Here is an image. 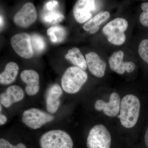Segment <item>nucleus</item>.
I'll use <instances>...</instances> for the list:
<instances>
[{"mask_svg": "<svg viewBox=\"0 0 148 148\" xmlns=\"http://www.w3.org/2000/svg\"><path fill=\"white\" fill-rule=\"evenodd\" d=\"M141 102L133 94L125 95L121 100L119 118L121 125L126 128L135 126L140 117Z\"/></svg>", "mask_w": 148, "mask_h": 148, "instance_id": "obj_1", "label": "nucleus"}, {"mask_svg": "<svg viewBox=\"0 0 148 148\" xmlns=\"http://www.w3.org/2000/svg\"><path fill=\"white\" fill-rule=\"evenodd\" d=\"M87 79L86 72L76 66H72L64 73L61 78V86L65 92L74 94L79 91Z\"/></svg>", "mask_w": 148, "mask_h": 148, "instance_id": "obj_2", "label": "nucleus"}, {"mask_svg": "<svg viewBox=\"0 0 148 148\" xmlns=\"http://www.w3.org/2000/svg\"><path fill=\"white\" fill-rule=\"evenodd\" d=\"M41 148H73V143L70 135L59 130L48 131L41 136Z\"/></svg>", "mask_w": 148, "mask_h": 148, "instance_id": "obj_3", "label": "nucleus"}, {"mask_svg": "<svg viewBox=\"0 0 148 148\" xmlns=\"http://www.w3.org/2000/svg\"><path fill=\"white\" fill-rule=\"evenodd\" d=\"M128 22L122 18H115L103 27V32L108 37L109 42L114 45H121L126 40L125 32L128 27Z\"/></svg>", "mask_w": 148, "mask_h": 148, "instance_id": "obj_4", "label": "nucleus"}, {"mask_svg": "<svg viewBox=\"0 0 148 148\" xmlns=\"http://www.w3.org/2000/svg\"><path fill=\"white\" fill-rule=\"evenodd\" d=\"M110 133L103 124L95 125L90 129L87 139L88 148H110Z\"/></svg>", "mask_w": 148, "mask_h": 148, "instance_id": "obj_5", "label": "nucleus"}, {"mask_svg": "<svg viewBox=\"0 0 148 148\" xmlns=\"http://www.w3.org/2000/svg\"><path fill=\"white\" fill-rule=\"evenodd\" d=\"M54 119V116L38 109L32 108L24 111L21 121L28 127L37 129Z\"/></svg>", "mask_w": 148, "mask_h": 148, "instance_id": "obj_6", "label": "nucleus"}, {"mask_svg": "<svg viewBox=\"0 0 148 148\" xmlns=\"http://www.w3.org/2000/svg\"><path fill=\"white\" fill-rule=\"evenodd\" d=\"M11 44L14 50L20 57L29 59L34 56L31 36L29 34L21 33L14 35L11 39Z\"/></svg>", "mask_w": 148, "mask_h": 148, "instance_id": "obj_7", "label": "nucleus"}, {"mask_svg": "<svg viewBox=\"0 0 148 148\" xmlns=\"http://www.w3.org/2000/svg\"><path fill=\"white\" fill-rule=\"evenodd\" d=\"M96 9L95 1L93 0H79L74 5V17L79 23L82 24L92 18V12Z\"/></svg>", "mask_w": 148, "mask_h": 148, "instance_id": "obj_8", "label": "nucleus"}, {"mask_svg": "<svg viewBox=\"0 0 148 148\" xmlns=\"http://www.w3.org/2000/svg\"><path fill=\"white\" fill-rule=\"evenodd\" d=\"M37 13L34 5L32 3H27L17 12L14 17V23L17 26L27 28L36 20Z\"/></svg>", "mask_w": 148, "mask_h": 148, "instance_id": "obj_9", "label": "nucleus"}, {"mask_svg": "<svg viewBox=\"0 0 148 148\" xmlns=\"http://www.w3.org/2000/svg\"><path fill=\"white\" fill-rule=\"evenodd\" d=\"M121 102L118 93L113 92L111 94L108 102L99 99L95 102L94 108L97 111H102L107 116L114 117L119 113Z\"/></svg>", "mask_w": 148, "mask_h": 148, "instance_id": "obj_10", "label": "nucleus"}, {"mask_svg": "<svg viewBox=\"0 0 148 148\" xmlns=\"http://www.w3.org/2000/svg\"><path fill=\"white\" fill-rule=\"evenodd\" d=\"M124 54L122 51H115L112 53L109 60L110 68L119 75H123L127 72L131 73L135 69V65L130 61L123 62Z\"/></svg>", "mask_w": 148, "mask_h": 148, "instance_id": "obj_11", "label": "nucleus"}, {"mask_svg": "<svg viewBox=\"0 0 148 148\" xmlns=\"http://www.w3.org/2000/svg\"><path fill=\"white\" fill-rule=\"evenodd\" d=\"M86 60L90 73L98 78L103 77L105 75L107 64L98 54L91 51L86 54Z\"/></svg>", "mask_w": 148, "mask_h": 148, "instance_id": "obj_12", "label": "nucleus"}, {"mask_svg": "<svg viewBox=\"0 0 148 148\" xmlns=\"http://www.w3.org/2000/svg\"><path fill=\"white\" fill-rule=\"evenodd\" d=\"M21 80L26 84L25 91L27 95L32 96L36 94L40 89V77L36 71L26 70L21 73Z\"/></svg>", "mask_w": 148, "mask_h": 148, "instance_id": "obj_13", "label": "nucleus"}, {"mask_svg": "<svg viewBox=\"0 0 148 148\" xmlns=\"http://www.w3.org/2000/svg\"><path fill=\"white\" fill-rule=\"evenodd\" d=\"M24 97V91L21 87L17 85L11 86L5 92L1 94V104L5 108H9L13 103L21 101Z\"/></svg>", "mask_w": 148, "mask_h": 148, "instance_id": "obj_14", "label": "nucleus"}, {"mask_svg": "<svg viewBox=\"0 0 148 148\" xmlns=\"http://www.w3.org/2000/svg\"><path fill=\"white\" fill-rule=\"evenodd\" d=\"M63 93L59 85L54 84L48 89L46 96L47 110L49 114H54L60 105V97Z\"/></svg>", "mask_w": 148, "mask_h": 148, "instance_id": "obj_15", "label": "nucleus"}, {"mask_svg": "<svg viewBox=\"0 0 148 148\" xmlns=\"http://www.w3.org/2000/svg\"><path fill=\"white\" fill-rule=\"evenodd\" d=\"M19 68L16 63L10 62L6 65L4 71L0 74V83L8 85L13 82L18 74Z\"/></svg>", "mask_w": 148, "mask_h": 148, "instance_id": "obj_16", "label": "nucleus"}, {"mask_svg": "<svg viewBox=\"0 0 148 148\" xmlns=\"http://www.w3.org/2000/svg\"><path fill=\"white\" fill-rule=\"evenodd\" d=\"M65 58L72 64L84 71L87 69L86 60L78 48L73 47L69 50L65 56Z\"/></svg>", "mask_w": 148, "mask_h": 148, "instance_id": "obj_17", "label": "nucleus"}, {"mask_svg": "<svg viewBox=\"0 0 148 148\" xmlns=\"http://www.w3.org/2000/svg\"><path fill=\"white\" fill-rule=\"evenodd\" d=\"M110 13L108 11H105L99 12L89 21L86 22L83 28L86 31H90L93 27L100 25L109 19Z\"/></svg>", "mask_w": 148, "mask_h": 148, "instance_id": "obj_18", "label": "nucleus"}, {"mask_svg": "<svg viewBox=\"0 0 148 148\" xmlns=\"http://www.w3.org/2000/svg\"><path fill=\"white\" fill-rule=\"evenodd\" d=\"M48 35L50 36L51 41L53 43L61 42L65 39L66 32L63 27L54 26L48 29Z\"/></svg>", "mask_w": 148, "mask_h": 148, "instance_id": "obj_19", "label": "nucleus"}, {"mask_svg": "<svg viewBox=\"0 0 148 148\" xmlns=\"http://www.w3.org/2000/svg\"><path fill=\"white\" fill-rule=\"evenodd\" d=\"M42 17L45 22L51 24H57L64 18V15L56 9L51 11L45 10Z\"/></svg>", "mask_w": 148, "mask_h": 148, "instance_id": "obj_20", "label": "nucleus"}, {"mask_svg": "<svg viewBox=\"0 0 148 148\" xmlns=\"http://www.w3.org/2000/svg\"><path fill=\"white\" fill-rule=\"evenodd\" d=\"M31 42L34 51L41 53L45 49L46 43L44 39L39 35L33 34L31 36Z\"/></svg>", "mask_w": 148, "mask_h": 148, "instance_id": "obj_21", "label": "nucleus"}, {"mask_svg": "<svg viewBox=\"0 0 148 148\" xmlns=\"http://www.w3.org/2000/svg\"><path fill=\"white\" fill-rule=\"evenodd\" d=\"M138 53L143 61L148 64V39L143 40L140 43Z\"/></svg>", "mask_w": 148, "mask_h": 148, "instance_id": "obj_22", "label": "nucleus"}, {"mask_svg": "<svg viewBox=\"0 0 148 148\" xmlns=\"http://www.w3.org/2000/svg\"><path fill=\"white\" fill-rule=\"evenodd\" d=\"M141 8L143 12L140 16V23L144 27H148V2L143 3Z\"/></svg>", "mask_w": 148, "mask_h": 148, "instance_id": "obj_23", "label": "nucleus"}, {"mask_svg": "<svg viewBox=\"0 0 148 148\" xmlns=\"http://www.w3.org/2000/svg\"><path fill=\"white\" fill-rule=\"evenodd\" d=\"M0 148H27L23 143H19L16 145H12L9 142L4 139L0 140Z\"/></svg>", "mask_w": 148, "mask_h": 148, "instance_id": "obj_24", "label": "nucleus"}, {"mask_svg": "<svg viewBox=\"0 0 148 148\" xmlns=\"http://www.w3.org/2000/svg\"><path fill=\"white\" fill-rule=\"evenodd\" d=\"M58 3L57 1H49L46 4L44 8L45 10H53L58 8Z\"/></svg>", "mask_w": 148, "mask_h": 148, "instance_id": "obj_25", "label": "nucleus"}, {"mask_svg": "<svg viewBox=\"0 0 148 148\" xmlns=\"http://www.w3.org/2000/svg\"><path fill=\"white\" fill-rule=\"evenodd\" d=\"M7 121V118L4 115L1 114H0V125H3L5 124Z\"/></svg>", "mask_w": 148, "mask_h": 148, "instance_id": "obj_26", "label": "nucleus"}, {"mask_svg": "<svg viewBox=\"0 0 148 148\" xmlns=\"http://www.w3.org/2000/svg\"><path fill=\"white\" fill-rule=\"evenodd\" d=\"M144 142L147 148H148V125L145 132L144 135Z\"/></svg>", "mask_w": 148, "mask_h": 148, "instance_id": "obj_27", "label": "nucleus"}, {"mask_svg": "<svg viewBox=\"0 0 148 148\" xmlns=\"http://www.w3.org/2000/svg\"><path fill=\"white\" fill-rule=\"evenodd\" d=\"M100 26H96L93 27L92 29L90 31V34H95L97 32H98V30L100 29Z\"/></svg>", "mask_w": 148, "mask_h": 148, "instance_id": "obj_28", "label": "nucleus"}, {"mask_svg": "<svg viewBox=\"0 0 148 148\" xmlns=\"http://www.w3.org/2000/svg\"><path fill=\"white\" fill-rule=\"evenodd\" d=\"M0 20H1V28L3 24V18L2 16H1V18H0Z\"/></svg>", "mask_w": 148, "mask_h": 148, "instance_id": "obj_29", "label": "nucleus"}]
</instances>
